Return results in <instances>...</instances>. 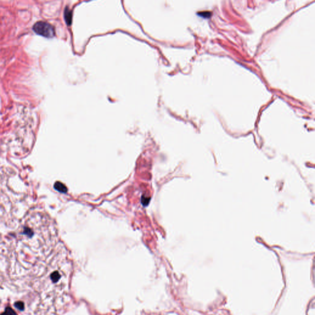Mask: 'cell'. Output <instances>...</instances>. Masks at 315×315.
<instances>
[{
	"label": "cell",
	"mask_w": 315,
	"mask_h": 315,
	"mask_svg": "<svg viewBox=\"0 0 315 315\" xmlns=\"http://www.w3.org/2000/svg\"><path fill=\"white\" fill-rule=\"evenodd\" d=\"M33 30L36 34L46 38H52L55 35L54 27L46 22H36L33 27Z\"/></svg>",
	"instance_id": "1"
},
{
	"label": "cell",
	"mask_w": 315,
	"mask_h": 315,
	"mask_svg": "<svg viewBox=\"0 0 315 315\" xmlns=\"http://www.w3.org/2000/svg\"><path fill=\"white\" fill-rule=\"evenodd\" d=\"M64 17L67 24L68 25H70L72 21V12L70 11V9H68V7H67L65 8V10Z\"/></svg>",
	"instance_id": "2"
},
{
	"label": "cell",
	"mask_w": 315,
	"mask_h": 315,
	"mask_svg": "<svg viewBox=\"0 0 315 315\" xmlns=\"http://www.w3.org/2000/svg\"><path fill=\"white\" fill-rule=\"evenodd\" d=\"M199 16H200L201 17H209L211 16V13L210 12H208V11H203V12H201L200 13H198Z\"/></svg>",
	"instance_id": "3"
}]
</instances>
